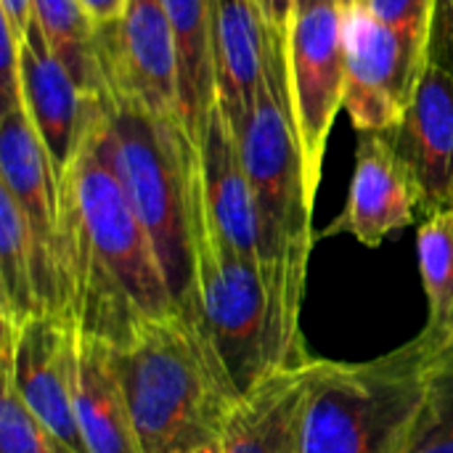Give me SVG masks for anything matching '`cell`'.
<instances>
[{"mask_svg":"<svg viewBox=\"0 0 453 453\" xmlns=\"http://www.w3.org/2000/svg\"><path fill=\"white\" fill-rule=\"evenodd\" d=\"M98 58L106 96L180 119L178 53L162 0H125L117 21L98 27Z\"/></svg>","mask_w":453,"mask_h":453,"instance_id":"9","label":"cell"},{"mask_svg":"<svg viewBox=\"0 0 453 453\" xmlns=\"http://www.w3.org/2000/svg\"><path fill=\"white\" fill-rule=\"evenodd\" d=\"M0 19H5L19 37L27 35L35 13H32V0H0Z\"/></svg>","mask_w":453,"mask_h":453,"instance_id":"28","label":"cell"},{"mask_svg":"<svg viewBox=\"0 0 453 453\" xmlns=\"http://www.w3.org/2000/svg\"><path fill=\"white\" fill-rule=\"evenodd\" d=\"M199 453H226L223 451V441H215V443H210V446H204Z\"/></svg>","mask_w":453,"mask_h":453,"instance_id":"30","label":"cell"},{"mask_svg":"<svg viewBox=\"0 0 453 453\" xmlns=\"http://www.w3.org/2000/svg\"><path fill=\"white\" fill-rule=\"evenodd\" d=\"M74 414L88 453H141L111 345L77 329Z\"/></svg>","mask_w":453,"mask_h":453,"instance_id":"15","label":"cell"},{"mask_svg":"<svg viewBox=\"0 0 453 453\" xmlns=\"http://www.w3.org/2000/svg\"><path fill=\"white\" fill-rule=\"evenodd\" d=\"M40 316L35 236L19 202L0 186V321L19 329Z\"/></svg>","mask_w":453,"mask_h":453,"instance_id":"20","label":"cell"},{"mask_svg":"<svg viewBox=\"0 0 453 453\" xmlns=\"http://www.w3.org/2000/svg\"><path fill=\"white\" fill-rule=\"evenodd\" d=\"M199 154V194L204 223L236 252L260 263V226L239 143L220 104H215ZM263 265V263H260Z\"/></svg>","mask_w":453,"mask_h":453,"instance_id":"14","label":"cell"},{"mask_svg":"<svg viewBox=\"0 0 453 453\" xmlns=\"http://www.w3.org/2000/svg\"><path fill=\"white\" fill-rule=\"evenodd\" d=\"M212 45L218 104L234 125L250 111L265 72V27L255 0H212Z\"/></svg>","mask_w":453,"mask_h":453,"instance_id":"17","label":"cell"},{"mask_svg":"<svg viewBox=\"0 0 453 453\" xmlns=\"http://www.w3.org/2000/svg\"><path fill=\"white\" fill-rule=\"evenodd\" d=\"M199 326L242 401L281 369L305 366L313 356L295 334L257 260L228 247L202 215L196 239Z\"/></svg>","mask_w":453,"mask_h":453,"instance_id":"6","label":"cell"},{"mask_svg":"<svg viewBox=\"0 0 453 453\" xmlns=\"http://www.w3.org/2000/svg\"><path fill=\"white\" fill-rule=\"evenodd\" d=\"M427 66L422 42L356 5L345 13V101L358 133H390L401 122Z\"/></svg>","mask_w":453,"mask_h":453,"instance_id":"8","label":"cell"},{"mask_svg":"<svg viewBox=\"0 0 453 453\" xmlns=\"http://www.w3.org/2000/svg\"><path fill=\"white\" fill-rule=\"evenodd\" d=\"M308 395V364L281 369L236 401L223 427L226 453H303L300 427Z\"/></svg>","mask_w":453,"mask_h":453,"instance_id":"16","label":"cell"},{"mask_svg":"<svg viewBox=\"0 0 453 453\" xmlns=\"http://www.w3.org/2000/svg\"><path fill=\"white\" fill-rule=\"evenodd\" d=\"M388 138L419 186L422 215L453 207V74L427 64Z\"/></svg>","mask_w":453,"mask_h":453,"instance_id":"13","label":"cell"},{"mask_svg":"<svg viewBox=\"0 0 453 453\" xmlns=\"http://www.w3.org/2000/svg\"><path fill=\"white\" fill-rule=\"evenodd\" d=\"M446 340L422 329L372 361H308L303 453H409Z\"/></svg>","mask_w":453,"mask_h":453,"instance_id":"3","label":"cell"},{"mask_svg":"<svg viewBox=\"0 0 453 453\" xmlns=\"http://www.w3.org/2000/svg\"><path fill=\"white\" fill-rule=\"evenodd\" d=\"M58 257L69 319L90 337L122 345L141 324L178 313L154 247L93 130L61 175Z\"/></svg>","mask_w":453,"mask_h":453,"instance_id":"1","label":"cell"},{"mask_svg":"<svg viewBox=\"0 0 453 453\" xmlns=\"http://www.w3.org/2000/svg\"><path fill=\"white\" fill-rule=\"evenodd\" d=\"M80 3L90 13L96 27H106V24L117 21V16L122 13V5H125V0H80Z\"/></svg>","mask_w":453,"mask_h":453,"instance_id":"29","label":"cell"},{"mask_svg":"<svg viewBox=\"0 0 453 453\" xmlns=\"http://www.w3.org/2000/svg\"><path fill=\"white\" fill-rule=\"evenodd\" d=\"M178 53L180 119L194 141L202 143L210 114L218 104L212 0H162Z\"/></svg>","mask_w":453,"mask_h":453,"instance_id":"18","label":"cell"},{"mask_svg":"<svg viewBox=\"0 0 453 453\" xmlns=\"http://www.w3.org/2000/svg\"><path fill=\"white\" fill-rule=\"evenodd\" d=\"M21 101L61 180L85 146L104 109V98H93L77 88L56 61L35 19L21 37Z\"/></svg>","mask_w":453,"mask_h":453,"instance_id":"12","label":"cell"},{"mask_svg":"<svg viewBox=\"0 0 453 453\" xmlns=\"http://www.w3.org/2000/svg\"><path fill=\"white\" fill-rule=\"evenodd\" d=\"M287 82L305 186L316 202L326 141L345 101V11L337 0H295Z\"/></svg>","mask_w":453,"mask_h":453,"instance_id":"7","label":"cell"},{"mask_svg":"<svg viewBox=\"0 0 453 453\" xmlns=\"http://www.w3.org/2000/svg\"><path fill=\"white\" fill-rule=\"evenodd\" d=\"M0 374V453H74L27 409L13 380Z\"/></svg>","mask_w":453,"mask_h":453,"instance_id":"22","label":"cell"},{"mask_svg":"<svg viewBox=\"0 0 453 453\" xmlns=\"http://www.w3.org/2000/svg\"><path fill=\"white\" fill-rule=\"evenodd\" d=\"M449 342H453V326H451V337H449Z\"/></svg>","mask_w":453,"mask_h":453,"instance_id":"33","label":"cell"},{"mask_svg":"<svg viewBox=\"0 0 453 453\" xmlns=\"http://www.w3.org/2000/svg\"><path fill=\"white\" fill-rule=\"evenodd\" d=\"M337 5L348 13V11H353V8L358 5V0H337Z\"/></svg>","mask_w":453,"mask_h":453,"instance_id":"32","label":"cell"},{"mask_svg":"<svg viewBox=\"0 0 453 453\" xmlns=\"http://www.w3.org/2000/svg\"><path fill=\"white\" fill-rule=\"evenodd\" d=\"M93 133L154 247L178 313L199 326L196 239L202 194L199 154L186 125L149 114L127 98L106 96Z\"/></svg>","mask_w":453,"mask_h":453,"instance_id":"2","label":"cell"},{"mask_svg":"<svg viewBox=\"0 0 453 453\" xmlns=\"http://www.w3.org/2000/svg\"><path fill=\"white\" fill-rule=\"evenodd\" d=\"M417 260L430 305L425 329L449 345L453 326V207L422 218L417 228Z\"/></svg>","mask_w":453,"mask_h":453,"instance_id":"21","label":"cell"},{"mask_svg":"<svg viewBox=\"0 0 453 453\" xmlns=\"http://www.w3.org/2000/svg\"><path fill=\"white\" fill-rule=\"evenodd\" d=\"M441 358L449 364V366H453V342H449L446 348H443V353H441Z\"/></svg>","mask_w":453,"mask_h":453,"instance_id":"31","label":"cell"},{"mask_svg":"<svg viewBox=\"0 0 453 453\" xmlns=\"http://www.w3.org/2000/svg\"><path fill=\"white\" fill-rule=\"evenodd\" d=\"M409 453H453V366L438 361L433 395Z\"/></svg>","mask_w":453,"mask_h":453,"instance_id":"23","label":"cell"},{"mask_svg":"<svg viewBox=\"0 0 453 453\" xmlns=\"http://www.w3.org/2000/svg\"><path fill=\"white\" fill-rule=\"evenodd\" d=\"M417 212H422L419 186L388 133H361L348 202L321 236L348 234L377 250L393 231L411 226Z\"/></svg>","mask_w":453,"mask_h":453,"instance_id":"11","label":"cell"},{"mask_svg":"<svg viewBox=\"0 0 453 453\" xmlns=\"http://www.w3.org/2000/svg\"><path fill=\"white\" fill-rule=\"evenodd\" d=\"M231 127L257 210L263 271L289 329L303 337L300 316L308 260L316 242L313 202L305 186L297 133L284 101L265 74L250 111Z\"/></svg>","mask_w":453,"mask_h":453,"instance_id":"5","label":"cell"},{"mask_svg":"<svg viewBox=\"0 0 453 453\" xmlns=\"http://www.w3.org/2000/svg\"><path fill=\"white\" fill-rule=\"evenodd\" d=\"M364 11L388 24L390 29L406 35L414 42H427V21L433 0H358Z\"/></svg>","mask_w":453,"mask_h":453,"instance_id":"24","label":"cell"},{"mask_svg":"<svg viewBox=\"0 0 453 453\" xmlns=\"http://www.w3.org/2000/svg\"><path fill=\"white\" fill-rule=\"evenodd\" d=\"M32 13L56 61L69 72L77 88L93 98H104L106 85L98 58V27L85 5L80 0H32Z\"/></svg>","mask_w":453,"mask_h":453,"instance_id":"19","label":"cell"},{"mask_svg":"<svg viewBox=\"0 0 453 453\" xmlns=\"http://www.w3.org/2000/svg\"><path fill=\"white\" fill-rule=\"evenodd\" d=\"M0 98L3 109L21 101V37L0 19Z\"/></svg>","mask_w":453,"mask_h":453,"instance_id":"26","label":"cell"},{"mask_svg":"<svg viewBox=\"0 0 453 453\" xmlns=\"http://www.w3.org/2000/svg\"><path fill=\"white\" fill-rule=\"evenodd\" d=\"M425 53L427 64L453 74V0H433Z\"/></svg>","mask_w":453,"mask_h":453,"instance_id":"25","label":"cell"},{"mask_svg":"<svg viewBox=\"0 0 453 453\" xmlns=\"http://www.w3.org/2000/svg\"><path fill=\"white\" fill-rule=\"evenodd\" d=\"M263 27H265V48L287 64L289 27L295 16V0H255Z\"/></svg>","mask_w":453,"mask_h":453,"instance_id":"27","label":"cell"},{"mask_svg":"<svg viewBox=\"0 0 453 453\" xmlns=\"http://www.w3.org/2000/svg\"><path fill=\"white\" fill-rule=\"evenodd\" d=\"M141 453H199L220 441L236 395L204 332L180 313L111 345Z\"/></svg>","mask_w":453,"mask_h":453,"instance_id":"4","label":"cell"},{"mask_svg":"<svg viewBox=\"0 0 453 453\" xmlns=\"http://www.w3.org/2000/svg\"><path fill=\"white\" fill-rule=\"evenodd\" d=\"M74 342L77 326L66 316H35L19 329L0 321V372L50 435L88 453L74 414Z\"/></svg>","mask_w":453,"mask_h":453,"instance_id":"10","label":"cell"}]
</instances>
